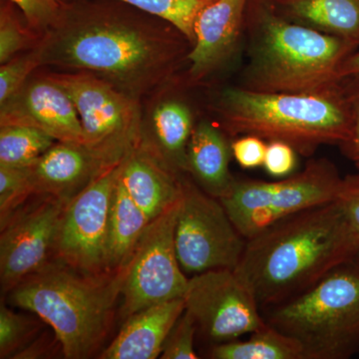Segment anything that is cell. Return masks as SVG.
<instances>
[{
	"label": "cell",
	"instance_id": "cell-1",
	"mask_svg": "<svg viewBox=\"0 0 359 359\" xmlns=\"http://www.w3.org/2000/svg\"><path fill=\"white\" fill-rule=\"evenodd\" d=\"M187 43L171 25L100 9L65 8L35 48L41 66L91 73L140 100L172 76Z\"/></svg>",
	"mask_w": 359,
	"mask_h": 359
},
{
	"label": "cell",
	"instance_id": "cell-2",
	"mask_svg": "<svg viewBox=\"0 0 359 359\" xmlns=\"http://www.w3.org/2000/svg\"><path fill=\"white\" fill-rule=\"evenodd\" d=\"M358 256V235L334 201L297 212L249 238L233 271L259 308L271 309Z\"/></svg>",
	"mask_w": 359,
	"mask_h": 359
},
{
	"label": "cell",
	"instance_id": "cell-3",
	"mask_svg": "<svg viewBox=\"0 0 359 359\" xmlns=\"http://www.w3.org/2000/svg\"><path fill=\"white\" fill-rule=\"evenodd\" d=\"M128 269L129 262L113 271L88 273L52 261L18 283L7 299L52 328L65 358H90L112 328Z\"/></svg>",
	"mask_w": 359,
	"mask_h": 359
},
{
	"label": "cell",
	"instance_id": "cell-4",
	"mask_svg": "<svg viewBox=\"0 0 359 359\" xmlns=\"http://www.w3.org/2000/svg\"><path fill=\"white\" fill-rule=\"evenodd\" d=\"M218 107L231 134L285 142L304 157L323 145H342L353 133V97L340 87L309 94L229 87L222 92Z\"/></svg>",
	"mask_w": 359,
	"mask_h": 359
},
{
	"label": "cell",
	"instance_id": "cell-5",
	"mask_svg": "<svg viewBox=\"0 0 359 359\" xmlns=\"http://www.w3.org/2000/svg\"><path fill=\"white\" fill-rule=\"evenodd\" d=\"M358 47L273 11L259 15L244 88L269 93H320L339 88L340 66Z\"/></svg>",
	"mask_w": 359,
	"mask_h": 359
},
{
	"label": "cell",
	"instance_id": "cell-6",
	"mask_svg": "<svg viewBox=\"0 0 359 359\" xmlns=\"http://www.w3.org/2000/svg\"><path fill=\"white\" fill-rule=\"evenodd\" d=\"M269 325L301 344L304 359H346L359 348V257L269 309Z\"/></svg>",
	"mask_w": 359,
	"mask_h": 359
},
{
	"label": "cell",
	"instance_id": "cell-7",
	"mask_svg": "<svg viewBox=\"0 0 359 359\" xmlns=\"http://www.w3.org/2000/svg\"><path fill=\"white\" fill-rule=\"evenodd\" d=\"M342 178L332 162L309 161L299 173L276 182L236 180L222 204L247 240L297 212L337 200Z\"/></svg>",
	"mask_w": 359,
	"mask_h": 359
},
{
	"label": "cell",
	"instance_id": "cell-8",
	"mask_svg": "<svg viewBox=\"0 0 359 359\" xmlns=\"http://www.w3.org/2000/svg\"><path fill=\"white\" fill-rule=\"evenodd\" d=\"M45 76L72 99L81 122L83 146L104 164H119L136 147L143 126L139 99L88 72Z\"/></svg>",
	"mask_w": 359,
	"mask_h": 359
},
{
	"label": "cell",
	"instance_id": "cell-9",
	"mask_svg": "<svg viewBox=\"0 0 359 359\" xmlns=\"http://www.w3.org/2000/svg\"><path fill=\"white\" fill-rule=\"evenodd\" d=\"M247 242L221 201L183 179L175 245L180 266L186 275L235 269Z\"/></svg>",
	"mask_w": 359,
	"mask_h": 359
},
{
	"label": "cell",
	"instance_id": "cell-10",
	"mask_svg": "<svg viewBox=\"0 0 359 359\" xmlns=\"http://www.w3.org/2000/svg\"><path fill=\"white\" fill-rule=\"evenodd\" d=\"M122 166L123 161L106 170L69 200L59 224L52 261L83 273L110 271L111 208Z\"/></svg>",
	"mask_w": 359,
	"mask_h": 359
},
{
	"label": "cell",
	"instance_id": "cell-11",
	"mask_svg": "<svg viewBox=\"0 0 359 359\" xmlns=\"http://www.w3.org/2000/svg\"><path fill=\"white\" fill-rule=\"evenodd\" d=\"M181 200L150 222L135 247L122 289L126 318L148 306L184 299L189 278L180 266L175 245Z\"/></svg>",
	"mask_w": 359,
	"mask_h": 359
},
{
	"label": "cell",
	"instance_id": "cell-12",
	"mask_svg": "<svg viewBox=\"0 0 359 359\" xmlns=\"http://www.w3.org/2000/svg\"><path fill=\"white\" fill-rule=\"evenodd\" d=\"M184 299L198 327L216 344L233 341L266 325L256 297L233 269L191 276Z\"/></svg>",
	"mask_w": 359,
	"mask_h": 359
},
{
	"label": "cell",
	"instance_id": "cell-13",
	"mask_svg": "<svg viewBox=\"0 0 359 359\" xmlns=\"http://www.w3.org/2000/svg\"><path fill=\"white\" fill-rule=\"evenodd\" d=\"M69 201L39 195L0 224V285L8 294L52 262L61 217Z\"/></svg>",
	"mask_w": 359,
	"mask_h": 359
},
{
	"label": "cell",
	"instance_id": "cell-14",
	"mask_svg": "<svg viewBox=\"0 0 359 359\" xmlns=\"http://www.w3.org/2000/svg\"><path fill=\"white\" fill-rule=\"evenodd\" d=\"M0 125L33 127L55 141L83 145L81 122L72 99L46 76L26 82L0 104Z\"/></svg>",
	"mask_w": 359,
	"mask_h": 359
},
{
	"label": "cell",
	"instance_id": "cell-15",
	"mask_svg": "<svg viewBox=\"0 0 359 359\" xmlns=\"http://www.w3.org/2000/svg\"><path fill=\"white\" fill-rule=\"evenodd\" d=\"M248 0H214L195 23V41L187 58L191 79H203L218 69L235 50Z\"/></svg>",
	"mask_w": 359,
	"mask_h": 359
},
{
	"label": "cell",
	"instance_id": "cell-16",
	"mask_svg": "<svg viewBox=\"0 0 359 359\" xmlns=\"http://www.w3.org/2000/svg\"><path fill=\"white\" fill-rule=\"evenodd\" d=\"M111 167L81 144L56 142L28 170L35 195L69 201Z\"/></svg>",
	"mask_w": 359,
	"mask_h": 359
},
{
	"label": "cell",
	"instance_id": "cell-17",
	"mask_svg": "<svg viewBox=\"0 0 359 359\" xmlns=\"http://www.w3.org/2000/svg\"><path fill=\"white\" fill-rule=\"evenodd\" d=\"M186 309L185 299L161 302L128 316L101 359L160 358L168 335Z\"/></svg>",
	"mask_w": 359,
	"mask_h": 359
},
{
	"label": "cell",
	"instance_id": "cell-18",
	"mask_svg": "<svg viewBox=\"0 0 359 359\" xmlns=\"http://www.w3.org/2000/svg\"><path fill=\"white\" fill-rule=\"evenodd\" d=\"M123 185L152 221L183 195V179L145 149L136 146L123 160Z\"/></svg>",
	"mask_w": 359,
	"mask_h": 359
},
{
	"label": "cell",
	"instance_id": "cell-19",
	"mask_svg": "<svg viewBox=\"0 0 359 359\" xmlns=\"http://www.w3.org/2000/svg\"><path fill=\"white\" fill-rule=\"evenodd\" d=\"M193 130L190 108L183 102L169 99L156 106L149 126H142L136 146L145 149L181 176L188 172L187 150Z\"/></svg>",
	"mask_w": 359,
	"mask_h": 359
},
{
	"label": "cell",
	"instance_id": "cell-20",
	"mask_svg": "<svg viewBox=\"0 0 359 359\" xmlns=\"http://www.w3.org/2000/svg\"><path fill=\"white\" fill-rule=\"evenodd\" d=\"M231 155V145L214 124L201 121L194 127L187 150L188 172L204 192L219 200L235 184L230 171Z\"/></svg>",
	"mask_w": 359,
	"mask_h": 359
},
{
	"label": "cell",
	"instance_id": "cell-21",
	"mask_svg": "<svg viewBox=\"0 0 359 359\" xmlns=\"http://www.w3.org/2000/svg\"><path fill=\"white\" fill-rule=\"evenodd\" d=\"M302 25L353 42L359 48V0H271Z\"/></svg>",
	"mask_w": 359,
	"mask_h": 359
},
{
	"label": "cell",
	"instance_id": "cell-22",
	"mask_svg": "<svg viewBox=\"0 0 359 359\" xmlns=\"http://www.w3.org/2000/svg\"><path fill=\"white\" fill-rule=\"evenodd\" d=\"M150 222L145 212L130 197L119 177L110 215L108 242V266L110 271L121 268L128 263L137 243Z\"/></svg>",
	"mask_w": 359,
	"mask_h": 359
},
{
	"label": "cell",
	"instance_id": "cell-23",
	"mask_svg": "<svg viewBox=\"0 0 359 359\" xmlns=\"http://www.w3.org/2000/svg\"><path fill=\"white\" fill-rule=\"evenodd\" d=\"M250 334L245 341L215 344L210 355L214 359H304L301 344L268 323Z\"/></svg>",
	"mask_w": 359,
	"mask_h": 359
},
{
	"label": "cell",
	"instance_id": "cell-24",
	"mask_svg": "<svg viewBox=\"0 0 359 359\" xmlns=\"http://www.w3.org/2000/svg\"><path fill=\"white\" fill-rule=\"evenodd\" d=\"M41 130L22 125L0 128V165L28 167L56 143Z\"/></svg>",
	"mask_w": 359,
	"mask_h": 359
},
{
	"label": "cell",
	"instance_id": "cell-25",
	"mask_svg": "<svg viewBox=\"0 0 359 359\" xmlns=\"http://www.w3.org/2000/svg\"><path fill=\"white\" fill-rule=\"evenodd\" d=\"M128 4L178 29L194 44L195 23L201 11L214 0H115Z\"/></svg>",
	"mask_w": 359,
	"mask_h": 359
},
{
	"label": "cell",
	"instance_id": "cell-26",
	"mask_svg": "<svg viewBox=\"0 0 359 359\" xmlns=\"http://www.w3.org/2000/svg\"><path fill=\"white\" fill-rule=\"evenodd\" d=\"M36 196L28 167L0 165V224Z\"/></svg>",
	"mask_w": 359,
	"mask_h": 359
},
{
	"label": "cell",
	"instance_id": "cell-27",
	"mask_svg": "<svg viewBox=\"0 0 359 359\" xmlns=\"http://www.w3.org/2000/svg\"><path fill=\"white\" fill-rule=\"evenodd\" d=\"M39 323L22 314L14 313L6 304L0 306V358H14L32 344L39 330Z\"/></svg>",
	"mask_w": 359,
	"mask_h": 359
},
{
	"label": "cell",
	"instance_id": "cell-28",
	"mask_svg": "<svg viewBox=\"0 0 359 359\" xmlns=\"http://www.w3.org/2000/svg\"><path fill=\"white\" fill-rule=\"evenodd\" d=\"M197 327L195 318L185 309L165 340L160 358L163 359L199 358L194 347Z\"/></svg>",
	"mask_w": 359,
	"mask_h": 359
},
{
	"label": "cell",
	"instance_id": "cell-29",
	"mask_svg": "<svg viewBox=\"0 0 359 359\" xmlns=\"http://www.w3.org/2000/svg\"><path fill=\"white\" fill-rule=\"evenodd\" d=\"M41 66L36 48L29 53L13 58L0 67V104L14 95L28 81L33 71Z\"/></svg>",
	"mask_w": 359,
	"mask_h": 359
},
{
	"label": "cell",
	"instance_id": "cell-30",
	"mask_svg": "<svg viewBox=\"0 0 359 359\" xmlns=\"http://www.w3.org/2000/svg\"><path fill=\"white\" fill-rule=\"evenodd\" d=\"M29 43V35L14 18L13 11L2 7L0 13V63L11 60Z\"/></svg>",
	"mask_w": 359,
	"mask_h": 359
},
{
	"label": "cell",
	"instance_id": "cell-31",
	"mask_svg": "<svg viewBox=\"0 0 359 359\" xmlns=\"http://www.w3.org/2000/svg\"><path fill=\"white\" fill-rule=\"evenodd\" d=\"M25 14L30 27L46 32L65 11L60 0H9Z\"/></svg>",
	"mask_w": 359,
	"mask_h": 359
},
{
	"label": "cell",
	"instance_id": "cell-32",
	"mask_svg": "<svg viewBox=\"0 0 359 359\" xmlns=\"http://www.w3.org/2000/svg\"><path fill=\"white\" fill-rule=\"evenodd\" d=\"M297 166V152L285 142L271 141L266 146L264 167L271 176H287Z\"/></svg>",
	"mask_w": 359,
	"mask_h": 359
},
{
	"label": "cell",
	"instance_id": "cell-33",
	"mask_svg": "<svg viewBox=\"0 0 359 359\" xmlns=\"http://www.w3.org/2000/svg\"><path fill=\"white\" fill-rule=\"evenodd\" d=\"M266 146L263 139L254 135H244L231 143V153L238 164L244 169L264 166Z\"/></svg>",
	"mask_w": 359,
	"mask_h": 359
},
{
	"label": "cell",
	"instance_id": "cell-34",
	"mask_svg": "<svg viewBox=\"0 0 359 359\" xmlns=\"http://www.w3.org/2000/svg\"><path fill=\"white\" fill-rule=\"evenodd\" d=\"M335 201L359 237V173L342 178Z\"/></svg>",
	"mask_w": 359,
	"mask_h": 359
},
{
	"label": "cell",
	"instance_id": "cell-35",
	"mask_svg": "<svg viewBox=\"0 0 359 359\" xmlns=\"http://www.w3.org/2000/svg\"><path fill=\"white\" fill-rule=\"evenodd\" d=\"M354 78V77H353ZM359 80V77H356ZM354 107V124L351 138L340 145L347 159L351 161L359 173V82L351 90Z\"/></svg>",
	"mask_w": 359,
	"mask_h": 359
},
{
	"label": "cell",
	"instance_id": "cell-36",
	"mask_svg": "<svg viewBox=\"0 0 359 359\" xmlns=\"http://www.w3.org/2000/svg\"><path fill=\"white\" fill-rule=\"evenodd\" d=\"M52 346V340L47 339V337H42V339H34L32 344H28L25 349L16 354L13 359H32V358H42L45 355L49 354V351L53 347Z\"/></svg>",
	"mask_w": 359,
	"mask_h": 359
},
{
	"label": "cell",
	"instance_id": "cell-37",
	"mask_svg": "<svg viewBox=\"0 0 359 359\" xmlns=\"http://www.w3.org/2000/svg\"><path fill=\"white\" fill-rule=\"evenodd\" d=\"M339 78L341 80L347 78L359 77V50L353 52L344 61L339 68Z\"/></svg>",
	"mask_w": 359,
	"mask_h": 359
},
{
	"label": "cell",
	"instance_id": "cell-38",
	"mask_svg": "<svg viewBox=\"0 0 359 359\" xmlns=\"http://www.w3.org/2000/svg\"><path fill=\"white\" fill-rule=\"evenodd\" d=\"M359 257V256H358Z\"/></svg>",
	"mask_w": 359,
	"mask_h": 359
}]
</instances>
